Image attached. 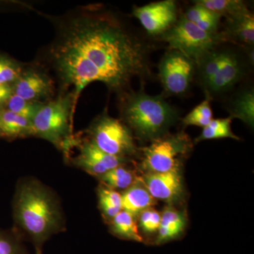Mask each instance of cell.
<instances>
[{
	"label": "cell",
	"instance_id": "cell-6",
	"mask_svg": "<svg viewBox=\"0 0 254 254\" xmlns=\"http://www.w3.org/2000/svg\"><path fill=\"white\" fill-rule=\"evenodd\" d=\"M191 149V141L186 133H166L142 148L141 168L146 173H165L180 168Z\"/></svg>",
	"mask_w": 254,
	"mask_h": 254
},
{
	"label": "cell",
	"instance_id": "cell-24",
	"mask_svg": "<svg viewBox=\"0 0 254 254\" xmlns=\"http://www.w3.org/2000/svg\"><path fill=\"white\" fill-rule=\"evenodd\" d=\"M44 103L23 99L13 93L4 108L32 121Z\"/></svg>",
	"mask_w": 254,
	"mask_h": 254
},
{
	"label": "cell",
	"instance_id": "cell-27",
	"mask_svg": "<svg viewBox=\"0 0 254 254\" xmlns=\"http://www.w3.org/2000/svg\"><path fill=\"white\" fill-rule=\"evenodd\" d=\"M71 162L75 166L84 170L87 173L97 178L108 171L106 168L98 162L81 153L77 157L73 158Z\"/></svg>",
	"mask_w": 254,
	"mask_h": 254
},
{
	"label": "cell",
	"instance_id": "cell-31",
	"mask_svg": "<svg viewBox=\"0 0 254 254\" xmlns=\"http://www.w3.org/2000/svg\"><path fill=\"white\" fill-rule=\"evenodd\" d=\"M210 13L211 11L205 9L203 6H200L199 4H193V6H190L187 10L184 16L189 21L196 23L200 20L208 16Z\"/></svg>",
	"mask_w": 254,
	"mask_h": 254
},
{
	"label": "cell",
	"instance_id": "cell-28",
	"mask_svg": "<svg viewBox=\"0 0 254 254\" xmlns=\"http://www.w3.org/2000/svg\"><path fill=\"white\" fill-rule=\"evenodd\" d=\"M139 225L146 233H153L158 231L160 227L161 214L152 208L143 210L138 215Z\"/></svg>",
	"mask_w": 254,
	"mask_h": 254
},
{
	"label": "cell",
	"instance_id": "cell-8",
	"mask_svg": "<svg viewBox=\"0 0 254 254\" xmlns=\"http://www.w3.org/2000/svg\"><path fill=\"white\" fill-rule=\"evenodd\" d=\"M254 64V48L246 55L230 47H222L221 63L216 74L205 90V98L215 97L231 91L246 77Z\"/></svg>",
	"mask_w": 254,
	"mask_h": 254
},
{
	"label": "cell",
	"instance_id": "cell-14",
	"mask_svg": "<svg viewBox=\"0 0 254 254\" xmlns=\"http://www.w3.org/2000/svg\"><path fill=\"white\" fill-rule=\"evenodd\" d=\"M30 136H33L31 120L0 108V138L14 140Z\"/></svg>",
	"mask_w": 254,
	"mask_h": 254
},
{
	"label": "cell",
	"instance_id": "cell-29",
	"mask_svg": "<svg viewBox=\"0 0 254 254\" xmlns=\"http://www.w3.org/2000/svg\"><path fill=\"white\" fill-rule=\"evenodd\" d=\"M221 18V16L211 11L208 16L200 20L195 24H196L203 31L210 33H216L220 32L218 30Z\"/></svg>",
	"mask_w": 254,
	"mask_h": 254
},
{
	"label": "cell",
	"instance_id": "cell-32",
	"mask_svg": "<svg viewBox=\"0 0 254 254\" xmlns=\"http://www.w3.org/2000/svg\"><path fill=\"white\" fill-rule=\"evenodd\" d=\"M14 93L12 85L0 83V108H4L10 97Z\"/></svg>",
	"mask_w": 254,
	"mask_h": 254
},
{
	"label": "cell",
	"instance_id": "cell-5",
	"mask_svg": "<svg viewBox=\"0 0 254 254\" xmlns=\"http://www.w3.org/2000/svg\"><path fill=\"white\" fill-rule=\"evenodd\" d=\"M160 38L168 43L170 49L181 52L194 63L207 52L227 43L223 32L210 33L203 31L184 15Z\"/></svg>",
	"mask_w": 254,
	"mask_h": 254
},
{
	"label": "cell",
	"instance_id": "cell-33",
	"mask_svg": "<svg viewBox=\"0 0 254 254\" xmlns=\"http://www.w3.org/2000/svg\"><path fill=\"white\" fill-rule=\"evenodd\" d=\"M42 254V253L41 254Z\"/></svg>",
	"mask_w": 254,
	"mask_h": 254
},
{
	"label": "cell",
	"instance_id": "cell-10",
	"mask_svg": "<svg viewBox=\"0 0 254 254\" xmlns=\"http://www.w3.org/2000/svg\"><path fill=\"white\" fill-rule=\"evenodd\" d=\"M133 16L152 36L160 37L178 20V8L174 0L155 1L133 8Z\"/></svg>",
	"mask_w": 254,
	"mask_h": 254
},
{
	"label": "cell",
	"instance_id": "cell-21",
	"mask_svg": "<svg viewBox=\"0 0 254 254\" xmlns=\"http://www.w3.org/2000/svg\"><path fill=\"white\" fill-rule=\"evenodd\" d=\"M232 119L229 118L216 119L212 120L210 123L203 128V131L199 136L195 138V143L205 140L219 139V138H230L232 139L240 140L232 131Z\"/></svg>",
	"mask_w": 254,
	"mask_h": 254
},
{
	"label": "cell",
	"instance_id": "cell-4",
	"mask_svg": "<svg viewBox=\"0 0 254 254\" xmlns=\"http://www.w3.org/2000/svg\"><path fill=\"white\" fill-rule=\"evenodd\" d=\"M71 91L63 92L46 102L32 120L33 136L39 137L66 151L73 144L71 123L75 106Z\"/></svg>",
	"mask_w": 254,
	"mask_h": 254
},
{
	"label": "cell",
	"instance_id": "cell-1",
	"mask_svg": "<svg viewBox=\"0 0 254 254\" xmlns=\"http://www.w3.org/2000/svg\"><path fill=\"white\" fill-rule=\"evenodd\" d=\"M150 48L113 14L86 10L62 25L50 57L63 92L75 101L89 83L99 81L121 95L134 78L150 73Z\"/></svg>",
	"mask_w": 254,
	"mask_h": 254
},
{
	"label": "cell",
	"instance_id": "cell-7",
	"mask_svg": "<svg viewBox=\"0 0 254 254\" xmlns=\"http://www.w3.org/2000/svg\"><path fill=\"white\" fill-rule=\"evenodd\" d=\"M87 132L95 145L108 154L125 158L136 154V143L131 130L121 120L110 117L107 111L93 120Z\"/></svg>",
	"mask_w": 254,
	"mask_h": 254
},
{
	"label": "cell",
	"instance_id": "cell-23",
	"mask_svg": "<svg viewBox=\"0 0 254 254\" xmlns=\"http://www.w3.org/2000/svg\"><path fill=\"white\" fill-rule=\"evenodd\" d=\"M211 100L205 98L203 102L193 108L182 120L185 126H197L204 128L213 120Z\"/></svg>",
	"mask_w": 254,
	"mask_h": 254
},
{
	"label": "cell",
	"instance_id": "cell-2",
	"mask_svg": "<svg viewBox=\"0 0 254 254\" xmlns=\"http://www.w3.org/2000/svg\"><path fill=\"white\" fill-rule=\"evenodd\" d=\"M12 208L15 222L33 242L36 254H41L45 242L64 230V218L58 196L36 179L18 182Z\"/></svg>",
	"mask_w": 254,
	"mask_h": 254
},
{
	"label": "cell",
	"instance_id": "cell-25",
	"mask_svg": "<svg viewBox=\"0 0 254 254\" xmlns=\"http://www.w3.org/2000/svg\"><path fill=\"white\" fill-rule=\"evenodd\" d=\"M0 254H26L18 230H0Z\"/></svg>",
	"mask_w": 254,
	"mask_h": 254
},
{
	"label": "cell",
	"instance_id": "cell-26",
	"mask_svg": "<svg viewBox=\"0 0 254 254\" xmlns=\"http://www.w3.org/2000/svg\"><path fill=\"white\" fill-rule=\"evenodd\" d=\"M23 68V65L16 60L6 55H0V83L14 84Z\"/></svg>",
	"mask_w": 254,
	"mask_h": 254
},
{
	"label": "cell",
	"instance_id": "cell-11",
	"mask_svg": "<svg viewBox=\"0 0 254 254\" xmlns=\"http://www.w3.org/2000/svg\"><path fill=\"white\" fill-rule=\"evenodd\" d=\"M12 87L14 94L31 101L46 103L55 95L54 81L46 71L36 66H23Z\"/></svg>",
	"mask_w": 254,
	"mask_h": 254
},
{
	"label": "cell",
	"instance_id": "cell-22",
	"mask_svg": "<svg viewBox=\"0 0 254 254\" xmlns=\"http://www.w3.org/2000/svg\"><path fill=\"white\" fill-rule=\"evenodd\" d=\"M81 153L93 159L108 170L125 165L129 160L128 158H120L105 153L97 147L91 139L86 140L82 143Z\"/></svg>",
	"mask_w": 254,
	"mask_h": 254
},
{
	"label": "cell",
	"instance_id": "cell-20",
	"mask_svg": "<svg viewBox=\"0 0 254 254\" xmlns=\"http://www.w3.org/2000/svg\"><path fill=\"white\" fill-rule=\"evenodd\" d=\"M98 179L105 187L115 190H127L138 182L135 173L125 165L108 170Z\"/></svg>",
	"mask_w": 254,
	"mask_h": 254
},
{
	"label": "cell",
	"instance_id": "cell-13",
	"mask_svg": "<svg viewBox=\"0 0 254 254\" xmlns=\"http://www.w3.org/2000/svg\"><path fill=\"white\" fill-rule=\"evenodd\" d=\"M224 35L227 42L239 43L245 48H254V16L250 11L226 19Z\"/></svg>",
	"mask_w": 254,
	"mask_h": 254
},
{
	"label": "cell",
	"instance_id": "cell-15",
	"mask_svg": "<svg viewBox=\"0 0 254 254\" xmlns=\"http://www.w3.org/2000/svg\"><path fill=\"white\" fill-rule=\"evenodd\" d=\"M230 118L239 119L251 127L254 123V91L253 87H245L235 93L227 105Z\"/></svg>",
	"mask_w": 254,
	"mask_h": 254
},
{
	"label": "cell",
	"instance_id": "cell-19",
	"mask_svg": "<svg viewBox=\"0 0 254 254\" xmlns=\"http://www.w3.org/2000/svg\"><path fill=\"white\" fill-rule=\"evenodd\" d=\"M193 2L226 19L250 11L245 1L241 0H195Z\"/></svg>",
	"mask_w": 254,
	"mask_h": 254
},
{
	"label": "cell",
	"instance_id": "cell-9",
	"mask_svg": "<svg viewBox=\"0 0 254 254\" xmlns=\"http://www.w3.org/2000/svg\"><path fill=\"white\" fill-rule=\"evenodd\" d=\"M158 71L164 96H181L190 91L195 65L181 52L169 49L160 60Z\"/></svg>",
	"mask_w": 254,
	"mask_h": 254
},
{
	"label": "cell",
	"instance_id": "cell-30",
	"mask_svg": "<svg viewBox=\"0 0 254 254\" xmlns=\"http://www.w3.org/2000/svg\"><path fill=\"white\" fill-rule=\"evenodd\" d=\"M98 201H99V207L103 216L107 220H110L116 216L122 210L117 208L115 205L112 204L103 193L98 190Z\"/></svg>",
	"mask_w": 254,
	"mask_h": 254
},
{
	"label": "cell",
	"instance_id": "cell-16",
	"mask_svg": "<svg viewBox=\"0 0 254 254\" xmlns=\"http://www.w3.org/2000/svg\"><path fill=\"white\" fill-rule=\"evenodd\" d=\"M121 194L123 210L131 214L135 218L155 204V198L150 194L142 182H136Z\"/></svg>",
	"mask_w": 254,
	"mask_h": 254
},
{
	"label": "cell",
	"instance_id": "cell-17",
	"mask_svg": "<svg viewBox=\"0 0 254 254\" xmlns=\"http://www.w3.org/2000/svg\"><path fill=\"white\" fill-rule=\"evenodd\" d=\"M183 214L174 208H166L161 214L157 244H163L180 236L185 227Z\"/></svg>",
	"mask_w": 254,
	"mask_h": 254
},
{
	"label": "cell",
	"instance_id": "cell-12",
	"mask_svg": "<svg viewBox=\"0 0 254 254\" xmlns=\"http://www.w3.org/2000/svg\"><path fill=\"white\" fill-rule=\"evenodd\" d=\"M141 182L150 194L156 199L175 201L183 191L180 168L165 173H147L142 177Z\"/></svg>",
	"mask_w": 254,
	"mask_h": 254
},
{
	"label": "cell",
	"instance_id": "cell-3",
	"mask_svg": "<svg viewBox=\"0 0 254 254\" xmlns=\"http://www.w3.org/2000/svg\"><path fill=\"white\" fill-rule=\"evenodd\" d=\"M163 94H147L140 91H127L121 94L120 115L132 133L139 139L153 141L166 134L180 119L178 110L165 100Z\"/></svg>",
	"mask_w": 254,
	"mask_h": 254
},
{
	"label": "cell",
	"instance_id": "cell-18",
	"mask_svg": "<svg viewBox=\"0 0 254 254\" xmlns=\"http://www.w3.org/2000/svg\"><path fill=\"white\" fill-rule=\"evenodd\" d=\"M110 230L114 235L124 240L143 241L138 232L136 218L125 210H121L110 220Z\"/></svg>",
	"mask_w": 254,
	"mask_h": 254
}]
</instances>
